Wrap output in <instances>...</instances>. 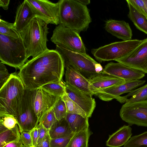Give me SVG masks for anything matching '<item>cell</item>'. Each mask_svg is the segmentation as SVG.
Wrapping results in <instances>:
<instances>
[{"label": "cell", "instance_id": "6da1fadb", "mask_svg": "<svg viewBox=\"0 0 147 147\" xmlns=\"http://www.w3.org/2000/svg\"><path fill=\"white\" fill-rule=\"evenodd\" d=\"M63 60L55 50L49 49L25 63L18 75L25 89L34 90L62 80Z\"/></svg>", "mask_w": 147, "mask_h": 147}, {"label": "cell", "instance_id": "7a4b0ae2", "mask_svg": "<svg viewBox=\"0 0 147 147\" xmlns=\"http://www.w3.org/2000/svg\"><path fill=\"white\" fill-rule=\"evenodd\" d=\"M58 2L59 24L79 33L87 30L92 20L86 6L77 0H60Z\"/></svg>", "mask_w": 147, "mask_h": 147}, {"label": "cell", "instance_id": "3957f363", "mask_svg": "<svg viewBox=\"0 0 147 147\" xmlns=\"http://www.w3.org/2000/svg\"><path fill=\"white\" fill-rule=\"evenodd\" d=\"M47 25L41 18L36 16L20 32L28 58L30 56L35 58L49 50L47 47Z\"/></svg>", "mask_w": 147, "mask_h": 147}, {"label": "cell", "instance_id": "277c9868", "mask_svg": "<svg viewBox=\"0 0 147 147\" xmlns=\"http://www.w3.org/2000/svg\"><path fill=\"white\" fill-rule=\"evenodd\" d=\"M25 88L18 74H11L0 89V116H17L22 102Z\"/></svg>", "mask_w": 147, "mask_h": 147}, {"label": "cell", "instance_id": "5b68a950", "mask_svg": "<svg viewBox=\"0 0 147 147\" xmlns=\"http://www.w3.org/2000/svg\"><path fill=\"white\" fill-rule=\"evenodd\" d=\"M22 40L0 34V60L4 64L20 69L28 61Z\"/></svg>", "mask_w": 147, "mask_h": 147}, {"label": "cell", "instance_id": "8992f818", "mask_svg": "<svg viewBox=\"0 0 147 147\" xmlns=\"http://www.w3.org/2000/svg\"><path fill=\"white\" fill-rule=\"evenodd\" d=\"M55 50L61 55L64 64L72 66L88 79L102 71L103 69L101 64L86 53L71 51L57 45Z\"/></svg>", "mask_w": 147, "mask_h": 147}, {"label": "cell", "instance_id": "52a82bcc", "mask_svg": "<svg viewBox=\"0 0 147 147\" xmlns=\"http://www.w3.org/2000/svg\"><path fill=\"white\" fill-rule=\"evenodd\" d=\"M142 41L138 39L116 42L92 49L96 59L101 62L115 60L124 57L132 51Z\"/></svg>", "mask_w": 147, "mask_h": 147}, {"label": "cell", "instance_id": "ba28073f", "mask_svg": "<svg viewBox=\"0 0 147 147\" xmlns=\"http://www.w3.org/2000/svg\"><path fill=\"white\" fill-rule=\"evenodd\" d=\"M51 40L60 47L86 53L85 45L79 33L61 25H58L54 30Z\"/></svg>", "mask_w": 147, "mask_h": 147}, {"label": "cell", "instance_id": "9c48e42d", "mask_svg": "<svg viewBox=\"0 0 147 147\" xmlns=\"http://www.w3.org/2000/svg\"><path fill=\"white\" fill-rule=\"evenodd\" d=\"M33 90L25 89L19 109L15 117L20 132L30 131L38 124L32 101Z\"/></svg>", "mask_w": 147, "mask_h": 147}, {"label": "cell", "instance_id": "30bf717a", "mask_svg": "<svg viewBox=\"0 0 147 147\" xmlns=\"http://www.w3.org/2000/svg\"><path fill=\"white\" fill-rule=\"evenodd\" d=\"M119 115L122 119L130 125L147 127V101L125 103Z\"/></svg>", "mask_w": 147, "mask_h": 147}, {"label": "cell", "instance_id": "8fae6325", "mask_svg": "<svg viewBox=\"0 0 147 147\" xmlns=\"http://www.w3.org/2000/svg\"><path fill=\"white\" fill-rule=\"evenodd\" d=\"M145 80H140L125 81L123 83L116 86L94 92V95L102 100L108 101L115 99L121 103H125L123 96L120 95L129 93L135 88L143 85Z\"/></svg>", "mask_w": 147, "mask_h": 147}, {"label": "cell", "instance_id": "7c38bea8", "mask_svg": "<svg viewBox=\"0 0 147 147\" xmlns=\"http://www.w3.org/2000/svg\"><path fill=\"white\" fill-rule=\"evenodd\" d=\"M35 16L47 24H59L58 2L53 3L47 0H27Z\"/></svg>", "mask_w": 147, "mask_h": 147}, {"label": "cell", "instance_id": "4fadbf2b", "mask_svg": "<svg viewBox=\"0 0 147 147\" xmlns=\"http://www.w3.org/2000/svg\"><path fill=\"white\" fill-rule=\"evenodd\" d=\"M115 61L147 74V38L129 53Z\"/></svg>", "mask_w": 147, "mask_h": 147}, {"label": "cell", "instance_id": "5bb4252c", "mask_svg": "<svg viewBox=\"0 0 147 147\" xmlns=\"http://www.w3.org/2000/svg\"><path fill=\"white\" fill-rule=\"evenodd\" d=\"M102 74L112 76L125 81L139 80L145 76L143 72L118 62H111L107 64Z\"/></svg>", "mask_w": 147, "mask_h": 147}, {"label": "cell", "instance_id": "9a60e30c", "mask_svg": "<svg viewBox=\"0 0 147 147\" xmlns=\"http://www.w3.org/2000/svg\"><path fill=\"white\" fill-rule=\"evenodd\" d=\"M59 97L50 94L41 88L33 90V104L39 121L45 113L53 107Z\"/></svg>", "mask_w": 147, "mask_h": 147}, {"label": "cell", "instance_id": "2e32d148", "mask_svg": "<svg viewBox=\"0 0 147 147\" xmlns=\"http://www.w3.org/2000/svg\"><path fill=\"white\" fill-rule=\"evenodd\" d=\"M65 89L68 97L84 111L87 117H90L96 106L95 99L90 95L65 83Z\"/></svg>", "mask_w": 147, "mask_h": 147}, {"label": "cell", "instance_id": "e0dca14e", "mask_svg": "<svg viewBox=\"0 0 147 147\" xmlns=\"http://www.w3.org/2000/svg\"><path fill=\"white\" fill-rule=\"evenodd\" d=\"M64 66L65 83L92 96L94 94L90 88L88 79L72 66L65 64Z\"/></svg>", "mask_w": 147, "mask_h": 147}, {"label": "cell", "instance_id": "ac0fdd59", "mask_svg": "<svg viewBox=\"0 0 147 147\" xmlns=\"http://www.w3.org/2000/svg\"><path fill=\"white\" fill-rule=\"evenodd\" d=\"M105 29L108 32L123 40H131L132 33L129 24L123 20L110 19L105 23Z\"/></svg>", "mask_w": 147, "mask_h": 147}, {"label": "cell", "instance_id": "d6986e66", "mask_svg": "<svg viewBox=\"0 0 147 147\" xmlns=\"http://www.w3.org/2000/svg\"><path fill=\"white\" fill-rule=\"evenodd\" d=\"M35 17L31 6L25 0L18 7L14 23L16 29L19 32L23 30Z\"/></svg>", "mask_w": 147, "mask_h": 147}, {"label": "cell", "instance_id": "ffe728a7", "mask_svg": "<svg viewBox=\"0 0 147 147\" xmlns=\"http://www.w3.org/2000/svg\"><path fill=\"white\" fill-rule=\"evenodd\" d=\"M88 80L90 88L94 94L96 91L118 85L125 81L112 76L102 73Z\"/></svg>", "mask_w": 147, "mask_h": 147}, {"label": "cell", "instance_id": "44dd1931", "mask_svg": "<svg viewBox=\"0 0 147 147\" xmlns=\"http://www.w3.org/2000/svg\"><path fill=\"white\" fill-rule=\"evenodd\" d=\"M132 135L131 127L129 125H124L110 136L106 145L110 147H120L124 146Z\"/></svg>", "mask_w": 147, "mask_h": 147}, {"label": "cell", "instance_id": "7402d4cb", "mask_svg": "<svg viewBox=\"0 0 147 147\" xmlns=\"http://www.w3.org/2000/svg\"><path fill=\"white\" fill-rule=\"evenodd\" d=\"M126 1L129 9L128 18L137 29L147 34V18L139 12L129 0Z\"/></svg>", "mask_w": 147, "mask_h": 147}, {"label": "cell", "instance_id": "603a6c76", "mask_svg": "<svg viewBox=\"0 0 147 147\" xmlns=\"http://www.w3.org/2000/svg\"><path fill=\"white\" fill-rule=\"evenodd\" d=\"M65 118L74 133L89 128L88 117H84L79 115L67 113Z\"/></svg>", "mask_w": 147, "mask_h": 147}, {"label": "cell", "instance_id": "cb8c5ba5", "mask_svg": "<svg viewBox=\"0 0 147 147\" xmlns=\"http://www.w3.org/2000/svg\"><path fill=\"white\" fill-rule=\"evenodd\" d=\"M73 133L65 118L57 120L49 131L51 139L65 137Z\"/></svg>", "mask_w": 147, "mask_h": 147}, {"label": "cell", "instance_id": "d4e9b609", "mask_svg": "<svg viewBox=\"0 0 147 147\" xmlns=\"http://www.w3.org/2000/svg\"><path fill=\"white\" fill-rule=\"evenodd\" d=\"M92 133L89 128L74 133L67 147H88Z\"/></svg>", "mask_w": 147, "mask_h": 147}, {"label": "cell", "instance_id": "484cf974", "mask_svg": "<svg viewBox=\"0 0 147 147\" xmlns=\"http://www.w3.org/2000/svg\"><path fill=\"white\" fill-rule=\"evenodd\" d=\"M20 136L18 124L13 128L0 133V147H3L8 143L20 140Z\"/></svg>", "mask_w": 147, "mask_h": 147}, {"label": "cell", "instance_id": "4316f807", "mask_svg": "<svg viewBox=\"0 0 147 147\" xmlns=\"http://www.w3.org/2000/svg\"><path fill=\"white\" fill-rule=\"evenodd\" d=\"M123 97L125 99V103L147 101V84L131 91Z\"/></svg>", "mask_w": 147, "mask_h": 147}, {"label": "cell", "instance_id": "83f0119b", "mask_svg": "<svg viewBox=\"0 0 147 147\" xmlns=\"http://www.w3.org/2000/svg\"><path fill=\"white\" fill-rule=\"evenodd\" d=\"M41 88L50 94L57 97H62L65 92V83L62 80L46 84Z\"/></svg>", "mask_w": 147, "mask_h": 147}, {"label": "cell", "instance_id": "f1b7e54d", "mask_svg": "<svg viewBox=\"0 0 147 147\" xmlns=\"http://www.w3.org/2000/svg\"><path fill=\"white\" fill-rule=\"evenodd\" d=\"M0 34L11 37H20V33L16 28L14 23H11L0 19Z\"/></svg>", "mask_w": 147, "mask_h": 147}, {"label": "cell", "instance_id": "f546056e", "mask_svg": "<svg viewBox=\"0 0 147 147\" xmlns=\"http://www.w3.org/2000/svg\"><path fill=\"white\" fill-rule=\"evenodd\" d=\"M61 98L65 103L67 113L79 115L84 117H87L84 111L68 97L66 92Z\"/></svg>", "mask_w": 147, "mask_h": 147}, {"label": "cell", "instance_id": "4dcf8cb0", "mask_svg": "<svg viewBox=\"0 0 147 147\" xmlns=\"http://www.w3.org/2000/svg\"><path fill=\"white\" fill-rule=\"evenodd\" d=\"M123 147H147V131L131 137Z\"/></svg>", "mask_w": 147, "mask_h": 147}, {"label": "cell", "instance_id": "1f68e13d", "mask_svg": "<svg viewBox=\"0 0 147 147\" xmlns=\"http://www.w3.org/2000/svg\"><path fill=\"white\" fill-rule=\"evenodd\" d=\"M53 108L45 113L39 121V123L42 124L49 131L57 120L54 113Z\"/></svg>", "mask_w": 147, "mask_h": 147}, {"label": "cell", "instance_id": "d6a6232c", "mask_svg": "<svg viewBox=\"0 0 147 147\" xmlns=\"http://www.w3.org/2000/svg\"><path fill=\"white\" fill-rule=\"evenodd\" d=\"M56 119L60 120L65 118L67 114L65 103L61 97L59 98L53 108Z\"/></svg>", "mask_w": 147, "mask_h": 147}, {"label": "cell", "instance_id": "836d02e7", "mask_svg": "<svg viewBox=\"0 0 147 147\" xmlns=\"http://www.w3.org/2000/svg\"><path fill=\"white\" fill-rule=\"evenodd\" d=\"M17 124V119L13 115H5L0 116V124L3 125L7 129L13 128Z\"/></svg>", "mask_w": 147, "mask_h": 147}, {"label": "cell", "instance_id": "e575fe53", "mask_svg": "<svg viewBox=\"0 0 147 147\" xmlns=\"http://www.w3.org/2000/svg\"><path fill=\"white\" fill-rule=\"evenodd\" d=\"M74 134V133H73L65 137L55 139H51L50 147H67Z\"/></svg>", "mask_w": 147, "mask_h": 147}, {"label": "cell", "instance_id": "d590c367", "mask_svg": "<svg viewBox=\"0 0 147 147\" xmlns=\"http://www.w3.org/2000/svg\"><path fill=\"white\" fill-rule=\"evenodd\" d=\"M140 13L147 18V8L144 0H129Z\"/></svg>", "mask_w": 147, "mask_h": 147}, {"label": "cell", "instance_id": "8d00e7d4", "mask_svg": "<svg viewBox=\"0 0 147 147\" xmlns=\"http://www.w3.org/2000/svg\"><path fill=\"white\" fill-rule=\"evenodd\" d=\"M11 74H9L4 65L0 62V88L6 82L9 78Z\"/></svg>", "mask_w": 147, "mask_h": 147}, {"label": "cell", "instance_id": "74e56055", "mask_svg": "<svg viewBox=\"0 0 147 147\" xmlns=\"http://www.w3.org/2000/svg\"><path fill=\"white\" fill-rule=\"evenodd\" d=\"M20 132V140L24 145L33 147L30 131H23Z\"/></svg>", "mask_w": 147, "mask_h": 147}, {"label": "cell", "instance_id": "f35d334b", "mask_svg": "<svg viewBox=\"0 0 147 147\" xmlns=\"http://www.w3.org/2000/svg\"><path fill=\"white\" fill-rule=\"evenodd\" d=\"M40 127V125L38 123L34 128L30 131L33 147H35L37 144V141L39 137Z\"/></svg>", "mask_w": 147, "mask_h": 147}, {"label": "cell", "instance_id": "ab89813d", "mask_svg": "<svg viewBox=\"0 0 147 147\" xmlns=\"http://www.w3.org/2000/svg\"><path fill=\"white\" fill-rule=\"evenodd\" d=\"M40 125L39 137L36 146L39 145L42 141L47 134L49 133V130L45 128L42 124L39 123Z\"/></svg>", "mask_w": 147, "mask_h": 147}, {"label": "cell", "instance_id": "60d3db41", "mask_svg": "<svg viewBox=\"0 0 147 147\" xmlns=\"http://www.w3.org/2000/svg\"><path fill=\"white\" fill-rule=\"evenodd\" d=\"M51 140V138L49 133L42 142L35 147H50Z\"/></svg>", "mask_w": 147, "mask_h": 147}, {"label": "cell", "instance_id": "b9f144b4", "mask_svg": "<svg viewBox=\"0 0 147 147\" xmlns=\"http://www.w3.org/2000/svg\"><path fill=\"white\" fill-rule=\"evenodd\" d=\"M23 146L22 143L20 140L8 143L3 147H22Z\"/></svg>", "mask_w": 147, "mask_h": 147}, {"label": "cell", "instance_id": "7bdbcfd3", "mask_svg": "<svg viewBox=\"0 0 147 147\" xmlns=\"http://www.w3.org/2000/svg\"><path fill=\"white\" fill-rule=\"evenodd\" d=\"M9 2V0H0V6L7 10L8 9Z\"/></svg>", "mask_w": 147, "mask_h": 147}, {"label": "cell", "instance_id": "ee69618b", "mask_svg": "<svg viewBox=\"0 0 147 147\" xmlns=\"http://www.w3.org/2000/svg\"><path fill=\"white\" fill-rule=\"evenodd\" d=\"M78 1L81 3V4L86 6L89 4L90 1V0H77Z\"/></svg>", "mask_w": 147, "mask_h": 147}, {"label": "cell", "instance_id": "f6af8a7d", "mask_svg": "<svg viewBox=\"0 0 147 147\" xmlns=\"http://www.w3.org/2000/svg\"><path fill=\"white\" fill-rule=\"evenodd\" d=\"M147 8V0H144Z\"/></svg>", "mask_w": 147, "mask_h": 147}, {"label": "cell", "instance_id": "bcb514c9", "mask_svg": "<svg viewBox=\"0 0 147 147\" xmlns=\"http://www.w3.org/2000/svg\"><path fill=\"white\" fill-rule=\"evenodd\" d=\"M22 147H27V146L24 145Z\"/></svg>", "mask_w": 147, "mask_h": 147}]
</instances>
